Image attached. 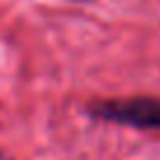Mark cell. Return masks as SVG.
<instances>
[{"instance_id": "obj_1", "label": "cell", "mask_w": 160, "mask_h": 160, "mask_svg": "<svg viewBox=\"0 0 160 160\" xmlns=\"http://www.w3.org/2000/svg\"><path fill=\"white\" fill-rule=\"evenodd\" d=\"M90 115L137 130H160V99L155 97L104 99L90 106Z\"/></svg>"}, {"instance_id": "obj_2", "label": "cell", "mask_w": 160, "mask_h": 160, "mask_svg": "<svg viewBox=\"0 0 160 160\" xmlns=\"http://www.w3.org/2000/svg\"><path fill=\"white\" fill-rule=\"evenodd\" d=\"M82 2H87V0H82Z\"/></svg>"}]
</instances>
